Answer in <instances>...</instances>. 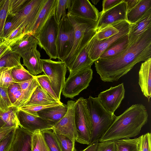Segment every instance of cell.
Masks as SVG:
<instances>
[{
	"label": "cell",
	"mask_w": 151,
	"mask_h": 151,
	"mask_svg": "<svg viewBox=\"0 0 151 151\" xmlns=\"http://www.w3.org/2000/svg\"><path fill=\"white\" fill-rule=\"evenodd\" d=\"M5 0H0V9L4 3Z\"/></svg>",
	"instance_id": "9f6ffc18"
},
{
	"label": "cell",
	"mask_w": 151,
	"mask_h": 151,
	"mask_svg": "<svg viewBox=\"0 0 151 151\" xmlns=\"http://www.w3.org/2000/svg\"><path fill=\"white\" fill-rule=\"evenodd\" d=\"M119 32L118 29L114 23L96 32L94 37L97 40L101 41L111 37Z\"/></svg>",
	"instance_id": "74e56055"
},
{
	"label": "cell",
	"mask_w": 151,
	"mask_h": 151,
	"mask_svg": "<svg viewBox=\"0 0 151 151\" xmlns=\"http://www.w3.org/2000/svg\"><path fill=\"white\" fill-rule=\"evenodd\" d=\"M58 26L54 14L49 18L35 36L38 45L45 50L50 59L58 58L56 46Z\"/></svg>",
	"instance_id": "52a82bcc"
},
{
	"label": "cell",
	"mask_w": 151,
	"mask_h": 151,
	"mask_svg": "<svg viewBox=\"0 0 151 151\" xmlns=\"http://www.w3.org/2000/svg\"><path fill=\"white\" fill-rule=\"evenodd\" d=\"M96 151H116L115 141L99 142Z\"/></svg>",
	"instance_id": "c3c4849f"
},
{
	"label": "cell",
	"mask_w": 151,
	"mask_h": 151,
	"mask_svg": "<svg viewBox=\"0 0 151 151\" xmlns=\"http://www.w3.org/2000/svg\"><path fill=\"white\" fill-rule=\"evenodd\" d=\"M30 0H9L8 14L15 16L22 11Z\"/></svg>",
	"instance_id": "ab89813d"
},
{
	"label": "cell",
	"mask_w": 151,
	"mask_h": 151,
	"mask_svg": "<svg viewBox=\"0 0 151 151\" xmlns=\"http://www.w3.org/2000/svg\"><path fill=\"white\" fill-rule=\"evenodd\" d=\"M31 151H50L40 130H37L32 133Z\"/></svg>",
	"instance_id": "1f68e13d"
},
{
	"label": "cell",
	"mask_w": 151,
	"mask_h": 151,
	"mask_svg": "<svg viewBox=\"0 0 151 151\" xmlns=\"http://www.w3.org/2000/svg\"><path fill=\"white\" fill-rule=\"evenodd\" d=\"M148 116L147 110L142 104L132 105L120 115L116 116L99 142L115 141L138 135L147 122Z\"/></svg>",
	"instance_id": "7a4b0ae2"
},
{
	"label": "cell",
	"mask_w": 151,
	"mask_h": 151,
	"mask_svg": "<svg viewBox=\"0 0 151 151\" xmlns=\"http://www.w3.org/2000/svg\"><path fill=\"white\" fill-rule=\"evenodd\" d=\"M57 0H45L28 34L36 36L49 18L55 14Z\"/></svg>",
	"instance_id": "e0dca14e"
},
{
	"label": "cell",
	"mask_w": 151,
	"mask_h": 151,
	"mask_svg": "<svg viewBox=\"0 0 151 151\" xmlns=\"http://www.w3.org/2000/svg\"><path fill=\"white\" fill-rule=\"evenodd\" d=\"M87 103L86 99L82 97L79 98L75 102L74 115L78 134L76 142L89 145L91 144L92 126Z\"/></svg>",
	"instance_id": "5b68a950"
},
{
	"label": "cell",
	"mask_w": 151,
	"mask_h": 151,
	"mask_svg": "<svg viewBox=\"0 0 151 151\" xmlns=\"http://www.w3.org/2000/svg\"><path fill=\"white\" fill-rule=\"evenodd\" d=\"M53 131L59 141L62 151H77L75 144L70 138L58 132Z\"/></svg>",
	"instance_id": "f35d334b"
},
{
	"label": "cell",
	"mask_w": 151,
	"mask_h": 151,
	"mask_svg": "<svg viewBox=\"0 0 151 151\" xmlns=\"http://www.w3.org/2000/svg\"><path fill=\"white\" fill-rule=\"evenodd\" d=\"M7 93L12 106L19 108L26 105L28 101L25 93L17 83L10 85L7 88Z\"/></svg>",
	"instance_id": "484cf974"
},
{
	"label": "cell",
	"mask_w": 151,
	"mask_h": 151,
	"mask_svg": "<svg viewBox=\"0 0 151 151\" xmlns=\"http://www.w3.org/2000/svg\"><path fill=\"white\" fill-rule=\"evenodd\" d=\"M12 75L15 83L23 82L34 78L35 76L30 73L22 65L13 68Z\"/></svg>",
	"instance_id": "d590c367"
},
{
	"label": "cell",
	"mask_w": 151,
	"mask_h": 151,
	"mask_svg": "<svg viewBox=\"0 0 151 151\" xmlns=\"http://www.w3.org/2000/svg\"><path fill=\"white\" fill-rule=\"evenodd\" d=\"M17 27L16 20L14 16L8 14L3 30V41Z\"/></svg>",
	"instance_id": "60d3db41"
},
{
	"label": "cell",
	"mask_w": 151,
	"mask_h": 151,
	"mask_svg": "<svg viewBox=\"0 0 151 151\" xmlns=\"http://www.w3.org/2000/svg\"><path fill=\"white\" fill-rule=\"evenodd\" d=\"M63 104L60 101L35 105H25L18 108L19 110L28 114L39 116L37 113L38 111L46 108L60 105Z\"/></svg>",
	"instance_id": "836d02e7"
},
{
	"label": "cell",
	"mask_w": 151,
	"mask_h": 151,
	"mask_svg": "<svg viewBox=\"0 0 151 151\" xmlns=\"http://www.w3.org/2000/svg\"><path fill=\"white\" fill-rule=\"evenodd\" d=\"M76 101H67L68 109L65 116L53 127L52 129L67 136L75 144L78 137L74 115Z\"/></svg>",
	"instance_id": "7c38bea8"
},
{
	"label": "cell",
	"mask_w": 151,
	"mask_h": 151,
	"mask_svg": "<svg viewBox=\"0 0 151 151\" xmlns=\"http://www.w3.org/2000/svg\"><path fill=\"white\" fill-rule=\"evenodd\" d=\"M99 142H96L91 144L85 149L80 151H96Z\"/></svg>",
	"instance_id": "db71d44e"
},
{
	"label": "cell",
	"mask_w": 151,
	"mask_h": 151,
	"mask_svg": "<svg viewBox=\"0 0 151 151\" xmlns=\"http://www.w3.org/2000/svg\"><path fill=\"white\" fill-rule=\"evenodd\" d=\"M13 68L5 67L0 68V86L7 88L11 84L15 83L12 74Z\"/></svg>",
	"instance_id": "8d00e7d4"
},
{
	"label": "cell",
	"mask_w": 151,
	"mask_h": 151,
	"mask_svg": "<svg viewBox=\"0 0 151 151\" xmlns=\"http://www.w3.org/2000/svg\"><path fill=\"white\" fill-rule=\"evenodd\" d=\"M11 50L10 46L2 42L0 45V59Z\"/></svg>",
	"instance_id": "816d5d0a"
},
{
	"label": "cell",
	"mask_w": 151,
	"mask_h": 151,
	"mask_svg": "<svg viewBox=\"0 0 151 151\" xmlns=\"http://www.w3.org/2000/svg\"><path fill=\"white\" fill-rule=\"evenodd\" d=\"M12 106L9 98L7 88L0 86V112H4Z\"/></svg>",
	"instance_id": "7bdbcfd3"
},
{
	"label": "cell",
	"mask_w": 151,
	"mask_h": 151,
	"mask_svg": "<svg viewBox=\"0 0 151 151\" xmlns=\"http://www.w3.org/2000/svg\"><path fill=\"white\" fill-rule=\"evenodd\" d=\"M138 83L143 95L149 101L151 96V59L142 63L139 72Z\"/></svg>",
	"instance_id": "d6986e66"
},
{
	"label": "cell",
	"mask_w": 151,
	"mask_h": 151,
	"mask_svg": "<svg viewBox=\"0 0 151 151\" xmlns=\"http://www.w3.org/2000/svg\"><path fill=\"white\" fill-rule=\"evenodd\" d=\"M128 35H126L108 47L99 59H105L114 57L123 52L129 44Z\"/></svg>",
	"instance_id": "d4e9b609"
},
{
	"label": "cell",
	"mask_w": 151,
	"mask_h": 151,
	"mask_svg": "<svg viewBox=\"0 0 151 151\" xmlns=\"http://www.w3.org/2000/svg\"><path fill=\"white\" fill-rule=\"evenodd\" d=\"M18 117L20 127L32 133L37 130L52 129L54 125L39 116L19 109Z\"/></svg>",
	"instance_id": "2e32d148"
},
{
	"label": "cell",
	"mask_w": 151,
	"mask_h": 151,
	"mask_svg": "<svg viewBox=\"0 0 151 151\" xmlns=\"http://www.w3.org/2000/svg\"><path fill=\"white\" fill-rule=\"evenodd\" d=\"M3 42V41H0V45L1 44V42Z\"/></svg>",
	"instance_id": "680465c9"
},
{
	"label": "cell",
	"mask_w": 151,
	"mask_h": 151,
	"mask_svg": "<svg viewBox=\"0 0 151 151\" xmlns=\"http://www.w3.org/2000/svg\"><path fill=\"white\" fill-rule=\"evenodd\" d=\"M67 14L72 16L98 21L99 12L88 0H70Z\"/></svg>",
	"instance_id": "5bb4252c"
},
{
	"label": "cell",
	"mask_w": 151,
	"mask_h": 151,
	"mask_svg": "<svg viewBox=\"0 0 151 151\" xmlns=\"http://www.w3.org/2000/svg\"><path fill=\"white\" fill-rule=\"evenodd\" d=\"M140 0H124L127 4V13L133 8Z\"/></svg>",
	"instance_id": "f5cc1de1"
},
{
	"label": "cell",
	"mask_w": 151,
	"mask_h": 151,
	"mask_svg": "<svg viewBox=\"0 0 151 151\" xmlns=\"http://www.w3.org/2000/svg\"><path fill=\"white\" fill-rule=\"evenodd\" d=\"M86 99L92 126L91 144L99 142L113 123L116 116L103 107L98 97L90 96Z\"/></svg>",
	"instance_id": "277c9868"
},
{
	"label": "cell",
	"mask_w": 151,
	"mask_h": 151,
	"mask_svg": "<svg viewBox=\"0 0 151 151\" xmlns=\"http://www.w3.org/2000/svg\"><path fill=\"white\" fill-rule=\"evenodd\" d=\"M141 136L134 139H118L115 141L116 151H139Z\"/></svg>",
	"instance_id": "f1b7e54d"
},
{
	"label": "cell",
	"mask_w": 151,
	"mask_h": 151,
	"mask_svg": "<svg viewBox=\"0 0 151 151\" xmlns=\"http://www.w3.org/2000/svg\"><path fill=\"white\" fill-rule=\"evenodd\" d=\"M0 41H2V40H0Z\"/></svg>",
	"instance_id": "91938a15"
},
{
	"label": "cell",
	"mask_w": 151,
	"mask_h": 151,
	"mask_svg": "<svg viewBox=\"0 0 151 151\" xmlns=\"http://www.w3.org/2000/svg\"><path fill=\"white\" fill-rule=\"evenodd\" d=\"M55 102L58 101L49 96L39 85L35 88L29 101L25 105H35Z\"/></svg>",
	"instance_id": "83f0119b"
},
{
	"label": "cell",
	"mask_w": 151,
	"mask_h": 151,
	"mask_svg": "<svg viewBox=\"0 0 151 151\" xmlns=\"http://www.w3.org/2000/svg\"><path fill=\"white\" fill-rule=\"evenodd\" d=\"M41 62L43 72L49 78L53 90L60 101L65 81L66 64L64 62L54 61L50 59H41Z\"/></svg>",
	"instance_id": "ba28073f"
},
{
	"label": "cell",
	"mask_w": 151,
	"mask_h": 151,
	"mask_svg": "<svg viewBox=\"0 0 151 151\" xmlns=\"http://www.w3.org/2000/svg\"><path fill=\"white\" fill-rule=\"evenodd\" d=\"M45 0H30L24 8L15 15L18 27H20L24 34H28Z\"/></svg>",
	"instance_id": "8fae6325"
},
{
	"label": "cell",
	"mask_w": 151,
	"mask_h": 151,
	"mask_svg": "<svg viewBox=\"0 0 151 151\" xmlns=\"http://www.w3.org/2000/svg\"><path fill=\"white\" fill-rule=\"evenodd\" d=\"M86 47L68 68L70 75L83 69L91 68L94 62L89 57Z\"/></svg>",
	"instance_id": "4316f807"
},
{
	"label": "cell",
	"mask_w": 151,
	"mask_h": 151,
	"mask_svg": "<svg viewBox=\"0 0 151 151\" xmlns=\"http://www.w3.org/2000/svg\"><path fill=\"white\" fill-rule=\"evenodd\" d=\"M40 54L37 47L32 48L22 56L23 65L32 75L35 76L43 72Z\"/></svg>",
	"instance_id": "ffe728a7"
},
{
	"label": "cell",
	"mask_w": 151,
	"mask_h": 151,
	"mask_svg": "<svg viewBox=\"0 0 151 151\" xmlns=\"http://www.w3.org/2000/svg\"><path fill=\"white\" fill-rule=\"evenodd\" d=\"M151 11V0H140L127 15V21L134 24Z\"/></svg>",
	"instance_id": "cb8c5ba5"
},
{
	"label": "cell",
	"mask_w": 151,
	"mask_h": 151,
	"mask_svg": "<svg viewBox=\"0 0 151 151\" xmlns=\"http://www.w3.org/2000/svg\"><path fill=\"white\" fill-rule=\"evenodd\" d=\"M125 90L122 83L100 93L98 95L103 107L112 114L119 107L125 95Z\"/></svg>",
	"instance_id": "4fadbf2b"
},
{
	"label": "cell",
	"mask_w": 151,
	"mask_h": 151,
	"mask_svg": "<svg viewBox=\"0 0 151 151\" xmlns=\"http://www.w3.org/2000/svg\"><path fill=\"white\" fill-rule=\"evenodd\" d=\"M67 14L74 30L71 50L63 61L68 68L96 34L98 21Z\"/></svg>",
	"instance_id": "3957f363"
},
{
	"label": "cell",
	"mask_w": 151,
	"mask_h": 151,
	"mask_svg": "<svg viewBox=\"0 0 151 151\" xmlns=\"http://www.w3.org/2000/svg\"><path fill=\"white\" fill-rule=\"evenodd\" d=\"M50 151H62L59 141L52 129L41 131Z\"/></svg>",
	"instance_id": "d6a6232c"
},
{
	"label": "cell",
	"mask_w": 151,
	"mask_h": 151,
	"mask_svg": "<svg viewBox=\"0 0 151 151\" xmlns=\"http://www.w3.org/2000/svg\"><path fill=\"white\" fill-rule=\"evenodd\" d=\"M15 128L13 129L0 142V151H8L13 139Z\"/></svg>",
	"instance_id": "bcb514c9"
},
{
	"label": "cell",
	"mask_w": 151,
	"mask_h": 151,
	"mask_svg": "<svg viewBox=\"0 0 151 151\" xmlns=\"http://www.w3.org/2000/svg\"><path fill=\"white\" fill-rule=\"evenodd\" d=\"M114 23L119 30L118 33L101 41L97 40L93 37L86 46V50L89 57L94 62L108 47L129 34L131 24L127 20H122Z\"/></svg>",
	"instance_id": "8992f818"
},
{
	"label": "cell",
	"mask_w": 151,
	"mask_h": 151,
	"mask_svg": "<svg viewBox=\"0 0 151 151\" xmlns=\"http://www.w3.org/2000/svg\"><path fill=\"white\" fill-rule=\"evenodd\" d=\"M127 4L124 0L99 16L96 27V32L107 26L122 20H127Z\"/></svg>",
	"instance_id": "9a60e30c"
},
{
	"label": "cell",
	"mask_w": 151,
	"mask_h": 151,
	"mask_svg": "<svg viewBox=\"0 0 151 151\" xmlns=\"http://www.w3.org/2000/svg\"><path fill=\"white\" fill-rule=\"evenodd\" d=\"M124 0H104L102 1V10L100 12L103 13L122 2Z\"/></svg>",
	"instance_id": "681fc988"
},
{
	"label": "cell",
	"mask_w": 151,
	"mask_h": 151,
	"mask_svg": "<svg viewBox=\"0 0 151 151\" xmlns=\"http://www.w3.org/2000/svg\"><path fill=\"white\" fill-rule=\"evenodd\" d=\"M21 57L19 54L11 51L0 59V68L3 67L14 68L22 66Z\"/></svg>",
	"instance_id": "f546056e"
},
{
	"label": "cell",
	"mask_w": 151,
	"mask_h": 151,
	"mask_svg": "<svg viewBox=\"0 0 151 151\" xmlns=\"http://www.w3.org/2000/svg\"><path fill=\"white\" fill-rule=\"evenodd\" d=\"M32 133L19 127L15 128L14 135L8 151H31Z\"/></svg>",
	"instance_id": "ac0fdd59"
},
{
	"label": "cell",
	"mask_w": 151,
	"mask_h": 151,
	"mask_svg": "<svg viewBox=\"0 0 151 151\" xmlns=\"http://www.w3.org/2000/svg\"><path fill=\"white\" fill-rule=\"evenodd\" d=\"M70 1V0H57L55 15V19L58 23L66 14L65 11L68 8Z\"/></svg>",
	"instance_id": "b9f144b4"
},
{
	"label": "cell",
	"mask_w": 151,
	"mask_h": 151,
	"mask_svg": "<svg viewBox=\"0 0 151 151\" xmlns=\"http://www.w3.org/2000/svg\"><path fill=\"white\" fill-rule=\"evenodd\" d=\"M18 108L12 106L5 112H0V118L7 125L17 128L20 127L18 117Z\"/></svg>",
	"instance_id": "4dcf8cb0"
},
{
	"label": "cell",
	"mask_w": 151,
	"mask_h": 151,
	"mask_svg": "<svg viewBox=\"0 0 151 151\" xmlns=\"http://www.w3.org/2000/svg\"><path fill=\"white\" fill-rule=\"evenodd\" d=\"M151 56V28L135 41L129 44L122 54L114 57L94 62L97 73L104 82L117 81L130 71L137 63L145 61Z\"/></svg>",
	"instance_id": "6da1fadb"
},
{
	"label": "cell",
	"mask_w": 151,
	"mask_h": 151,
	"mask_svg": "<svg viewBox=\"0 0 151 151\" xmlns=\"http://www.w3.org/2000/svg\"><path fill=\"white\" fill-rule=\"evenodd\" d=\"M24 35L22 28L19 27L14 29L3 42L10 46Z\"/></svg>",
	"instance_id": "f6af8a7d"
},
{
	"label": "cell",
	"mask_w": 151,
	"mask_h": 151,
	"mask_svg": "<svg viewBox=\"0 0 151 151\" xmlns=\"http://www.w3.org/2000/svg\"><path fill=\"white\" fill-rule=\"evenodd\" d=\"M93 73L91 68H87L69 75L65 80L63 95L66 98L71 99L78 95L89 86L92 79Z\"/></svg>",
	"instance_id": "9c48e42d"
},
{
	"label": "cell",
	"mask_w": 151,
	"mask_h": 151,
	"mask_svg": "<svg viewBox=\"0 0 151 151\" xmlns=\"http://www.w3.org/2000/svg\"><path fill=\"white\" fill-rule=\"evenodd\" d=\"M151 28V11L134 24H131L128 34L129 44L137 40L147 29Z\"/></svg>",
	"instance_id": "603a6c76"
},
{
	"label": "cell",
	"mask_w": 151,
	"mask_h": 151,
	"mask_svg": "<svg viewBox=\"0 0 151 151\" xmlns=\"http://www.w3.org/2000/svg\"><path fill=\"white\" fill-rule=\"evenodd\" d=\"M151 134L148 132L141 136L139 151H151Z\"/></svg>",
	"instance_id": "7dc6e473"
},
{
	"label": "cell",
	"mask_w": 151,
	"mask_h": 151,
	"mask_svg": "<svg viewBox=\"0 0 151 151\" xmlns=\"http://www.w3.org/2000/svg\"><path fill=\"white\" fill-rule=\"evenodd\" d=\"M68 109L67 105L63 104L42 109L37 113L39 117L54 125L65 116Z\"/></svg>",
	"instance_id": "44dd1931"
},
{
	"label": "cell",
	"mask_w": 151,
	"mask_h": 151,
	"mask_svg": "<svg viewBox=\"0 0 151 151\" xmlns=\"http://www.w3.org/2000/svg\"><path fill=\"white\" fill-rule=\"evenodd\" d=\"M6 124L0 118V128L4 126Z\"/></svg>",
	"instance_id": "11a10c76"
},
{
	"label": "cell",
	"mask_w": 151,
	"mask_h": 151,
	"mask_svg": "<svg viewBox=\"0 0 151 151\" xmlns=\"http://www.w3.org/2000/svg\"><path fill=\"white\" fill-rule=\"evenodd\" d=\"M14 127L10 126L6 124L0 128V142L14 128Z\"/></svg>",
	"instance_id": "f907efd6"
},
{
	"label": "cell",
	"mask_w": 151,
	"mask_h": 151,
	"mask_svg": "<svg viewBox=\"0 0 151 151\" xmlns=\"http://www.w3.org/2000/svg\"><path fill=\"white\" fill-rule=\"evenodd\" d=\"M9 0H5L0 9V40L3 41V30L8 15Z\"/></svg>",
	"instance_id": "ee69618b"
},
{
	"label": "cell",
	"mask_w": 151,
	"mask_h": 151,
	"mask_svg": "<svg viewBox=\"0 0 151 151\" xmlns=\"http://www.w3.org/2000/svg\"><path fill=\"white\" fill-rule=\"evenodd\" d=\"M38 42L34 36L24 35L22 37L11 44V50L22 56L33 48L37 47Z\"/></svg>",
	"instance_id": "7402d4cb"
},
{
	"label": "cell",
	"mask_w": 151,
	"mask_h": 151,
	"mask_svg": "<svg viewBox=\"0 0 151 151\" xmlns=\"http://www.w3.org/2000/svg\"><path fill=\"white\" fill-rule=\"evenodd\" d=\"M94 4L96 5L100 1L99 0H93L91 1Z\"/></svg>",
	"instance_id": "6f0895ef"
},
{
	"label": "cell",
	"mask_w": 151,
	"mask_h": 151,
	"mask_svg": "<svg viewBox=\"0 0 151 151\" xmlns=\"http://www.w3.org/2000/svg\"><path fill=\"white\" fill-rule=\"evenodd\" d=\"M73 40V28L66 14L58 23L56 46L58 58L61 61L70 51Z\"/></svg>",
	"instance_id": "30bf717a"
},
{
	"label": "cell",
	"mask_w": 151,
	"mask_h": 151,
	"mask_svg": "<svg viewBox=\"0 0 151 151\" xmlns=\"http://www.w3.org/2000/svg\"><path fill=\"white\" fill-rule=\"evenodd\" d=\"M35 78L43 90L50 97L57 101H59L53 90L50 80L45 75L35 76Z\"/></svg>",
	"instance_id": "e575fe53"
}]
</instances>
